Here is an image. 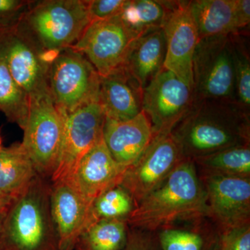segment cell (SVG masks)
<instances>
[{
    "label": "cell",
    "instance_id": "obj_32",
    "mask_svg": "<svg viewBox=\"0 0 250 250\" xmlns=\"http://www.w3.org/2000/svg\"><path fill=\"white\" fill-rule=\"evenodd\" d=\"M123 250H161L159 240L151 231L132 228L128 230L126 244Z\"/></svg>",
    "mask_w": 250,
    "mask_h": 250
},
{
    "label": "cell",
    "instance_id": "obj_17",
    "mask_svg": "<svg viewBox=\"0 0 250 250\" xmlns=\"http://www.w3.org/2000/svg\"><path fill=\"white\" fill-rule=\"evenodd\" d=\"M103 139L114 160L125 167L134 164L154 137L152 124L144 111L128 121L105 118Z\"/></svg>",
    "mask_w": 250,
    "mask_h": 250
},
{
    "label": "cell",
    "instance_id": "obj_29",
    "mask_svg": "<svg viewBox=\"0 0 250 250\" xmlns=\"http://www.w3.org/2000/svg\"><path fill=\"white\" fill-rule=\"evenodd\" d=\"M214 250H250V226L223 230Z\"/></svg>",
    "mask_w": 250,
    "mask_h": 250
},
{
    "label": "cell",
    "instance_id": "obj_30",
    "mask_svg": "<svg viewBox=\"0 0 250 250\" xmlns=\"http://www.w3.org/2000/svg\"><path fill=\"white\" fill-rule=\"evenodd\" d=\"M31 2L27 0H0V29L18 24Z\"/></svg>",
    "mask_w": 250,
    "mask_h": 250
},
{
    "label": "cell",
    "instance_id": "obj_6",
    "mask_svg": "<svg viewBox=\"0 0 250 250\" xmlns=\"http://www.w3.org/2000/svg\"><path fill=\"white\" fill-rule=\"evenodd\" d=\"M192 72L194 102L236 103L232 35L200 39Z\"/></svg>",
    "mask_w": 250,
    "mask_h": 250
},
{
    "label": "cell",
    "instance_id": "obj_23",
    "mask_svg": "<svg viewBox=\"0 0 250 250\" xmlns=\"http://www.w3.org/2000/svg\"><path fill=\"white\" fill-rule=\"evenodd\" d=\"M125 220H102L85 229L77 242L76 250H123L127 238Z\"/></svg>",
    "mask_w": 250,
    "mask_h": 250
},
{
    "label": "cell",
    "instance_id": "obj_15",
    "mask_svg": "<svg viewBox=\"0 0 250 250\" xmlns=\"http://www.w3.org/2000/svg\"><path fill=\"white\" fill-rule=\"evenodd\" d=\"M126 169L114 160L103 136L81 159L71 178L65 182L92 206L104 192L121 184Z\"/></svg>",
    "mask_w": 250,
    "mask_h": 250
},
{
    "label": "cell",
    "instance_id": "obj_4",
    "mask_svg": "<svg viewBox=\"0 0 250 250\" xmlns=\"http://www.w3.org/2000/svg\"><path fill=\"white\" fill-rule=\"evenodd\" d=\"M47 52L60 53L78 41L90 23L86 0L32 1L21 21Z\"/></svg>",
    "mask_w": 250,
    "mask_h": 250
},
{
    "label": "cell",
    "instance_id": "obj_12",
    "mask_svg": "<svg viewBox=\"0 0 250 250\" xmlns=\"http://www.w3.org/2000/svg\"><path fill=\"white\" fill-rule=\"evenodd\" d=\"M193 103L192 90L166 68L143 89V111L150 121L154 136L172 132Z\"/></svg>",
    "mask_w": 250,
    "mask_h": 250
},
{
    "label": "cell",
    "instance_id": "obj_26",
    "mask_svg": "<svg viewBox=\"0 0 250 250\" xmlns=\"http://www.w3.org/2000/svg\"><path fill=\"white\" fill-rule=\"evenodd\" d=\"M134 208V200L129 192L121 186H116L104 192L92 204L90 225L102 220L126 222Z\"/></svg>",
    "mask_w": 250,
    "mask_h": 250
},
{
    "label": "cell",
    "instance_id": "obj_9",
    "mask_svg": "<svg viewBox=\"0 0 250 250\" xmlns=\"http://www.w3.org/2000/svg\"><path fill=\"white\" fill-rule=\"evenodd\" d=\"M63 137L58 164L51 177L52 183L67 182L79 163L103 138L104 112L99 100L64 113Z\"/></svg>",
    "mask_w": 250,
    "mask_h": 250
},
{
    "label": "cell",
    "instance_id": "obj_27",
    "mask_svg": "<svg viewBox=\"0 0 250 250\" xmlns=\"http://www.w3.org/2000/svg\"><path fill=\"white\" fill-rule=\"evenodd\" d=\"M242 34H232L236 101L238 106L250 112V54L246 41L242 37Z\"/></svg>",
    "mask_w": 250,
    "mask_h": 250
},
{
    "label": "cell",
    "instance_id": "obj_10",
    "mask_svg": "<svg viewBox=\"0 0 250 250\" xmlns=\"http://www.w3.org/2000/svg\"><path fill=\"white\" fill-rule=\"evenodd\" d=\"M138 38L118 16L90 22L70 48L83 54L99 75L105 77L123 67Z\"/></svg>",
    "mask_w": 250,
    "mask_h": 250
},
{
    "label": "cell",
    "instance_id": "obj_28",
    "mask_svg": "<svg viewBox=\"0 0 250 250\" xmlns=\"http://www.w3.org/2000/svg\"><path fill=\"white\" fill-rule=\"evenodd\" d=\"M158 240L162 250H202L204 246L201 235L188 230L164 229Z\"/></svg>",
    "mask_w": 250,
    "mask_h": 250
},
{
    "label": "cell",
    "instance_id": "obj_25",
    "mask_svg": "<svg viewBox=\"0 0 250 250\" xmlns=\"http://www.w3.org/2000/svg\"><path fill=\"white\" fill-rule=\"evenodd\" d=\"M29 105L27 93L18 86L0 57V111L8 121L23 130L27 121Z\"/></svg>",
    "mask_w": 250,
    "mask_h": 250
},
{
    "label": "cell",
    "instance_id": "obj_36",
    "mask_svg": "<svg viewBox=\"0 0 250 250\" xmlns=\"http://www.w3.org/2000/svg\"><path fill=\"white\" fill-rule=\"evenodd\" d=\"M2 147V139H1V135H0V150H1Z\"/></svg>",
    "mask_w": 250,
    "mask_h": 250
},
{
    "label": "cell",
    "instance_id": "obj_5",
    "mask_svg": "<svg viewBox=\"0 0 250 250\" xmlns=\"http://www.w3.org/2000/svg\"><path fill=\"white\" fill-rule=\"evenodd\" d=\"M59 54L42 49L21 21L0 29V57L29 98L50 93L49 68Z\"/></svg>",
    "mask_w": 250,
    "mask_h": 250
},
{
    "label": "cell",
    "instance_id": "obj_22",
    "mask_svg": "<svg viewBox=\"0 0 250 250\" xmlns=\"http://www.w3.org/2000/svg\"><path fill=\"white\" fill-rule=\"evenodd\" d=\"M205 174L250 178V144L234 146L194 159Z\"/></svg>",
    "mask_w": 250,
    "mask_h": 250
},
{
    "label": "cell",
    "instance_id": "obj_7",
    "mask_svg": "<svg viewBox=\"0 0 250 250\" xmlns=\"http://www.w3.org/2000/svg\"><path fill=\"white\" fill-rule=\"evenodd\" d=\"M29 100L22 144L38 174L50 179L60 155L65 116L54 104L50 93L30 97Z\"/></svg>",
    "mask_w": 250,
    "mask_h": 250
},
{
    "label": "cell",
    "instance_id": "obj_14",
    "mask_svg": "<svg viewBox=\"0 0 250 250\" xmlns=\"http://www.w3.org/2000/svg\"><path fill=\"white\" fill-rule=\"evenodd\" d=\"M207 215L222 230L250 225V178L205 174Z\"/></svg>",
    "mask_w": 250,
    "mask_h": 250
},
{
    "label": "cell",
    "instance_id": "obj_11",
    "mask_svg": "<svg viewBox=\"0 0 250 250\" xmlns=\"http://www.w3.org/2000/svg\"><path fill=\"white\" fill-rule=\"evenodd\" d=\"M184 159L172 133L156 135L137 161L125 171L120 186L129 192L136 207Z\"/></svg>",
    "mask_w": 250,
    "mask_h": 250
},
{
    "label": "cell",
    "instance_id": "obj_8",
    "mask_svg": "<svg viewBox=\"0 0 250 250\" xmlns=\"http://www.w3.org/2000/svg\"><path fill=\"white\" fill-rule=\"evenodd\" d=\"M100 78L83 54L72 48L64 49L49 68V90L54 104L66 114L98 100Z\"/></svg>",
    "mask_w": 250,
    "mask_h": 250
},
{
    "label": "cell",
    "instance_id": "obj_13",
    "mask_svg": "<svg viewBox=\"0 0 250 250\" xmlns=\"http://www.w3.org/2000/svg\"><path fill=\"white\" fill-rule=\"evenodd\" d=\"M166 2L167 11L162 27L166 40L164 68L193 90L192 62L200 41L198 31L187 1Z\"/></svg>",
    "mask_w": 250,
    "mask_h": 250
},
{
    "label": "cell",
    "instance_id": "obj_33",
    "mask_svg": "<svg viewBox=\"0 0 250 250\" xmlns=\"http://www.w3.org/2000/svg\"><path fill=\"white\" fill-rule=\"evenodd\" d=\"M236 27L238 34L249 27L250 22V0H236Z\"/></svg>",
    "mask_w": 250,
    "mask_h": 250
},
{
    "label": "cell",
    "instance_id": "obj_2",
    "mask_svg": "<svg viewBox=\"0 0 250 250\" xmlns=\"http://www.w3.org/2000/svg\"><path fill=\"white\" fill-rule=\"evenodd\" d=\"M207 212V195L195 161L186 159L135 207L126 223L152 232L177 220L202 218Z\"/></svg>",
    "mask_w": 250,
    "mask_h": 250
},
{
    "label": "cell",
    "instance_id": "obj_18",
    "mask_svg": "<svg viewBox=\"0 0 250 250\" xmlns=\"http://www.w3.org/2000/svg\"><path fill=\"white\" fill-rule=\"evenodd\" d=\"M143 95L142 87L124 67L100 78L99 103L108 118L124 121L139 115Z\"/></svg>",
    "mask_w": 250,
    "mask_h": 250
},
{
    "label": "cell",
    "instance_id": "obj_1",
    "mask_svg": "<svg viewBox=\"0 0 250 250\" xmlns=\"http://www.w3.org/2000/svg\"><path fill=\"white\" fill-rule=\"evenodd\" d=\"M185 159L250 144V112L236 103L195 101L172 131Z\"/></svg>",
    "mask_w": 250,
    "mask_h": 250
},
{
    "label": "cell",
    "instance_id": "obj_21",
    "mask_svg": "<svg viewBox=\"0 0 250 250\" xmlns=\"http://www.w3.org/2000/svg\"><path fill=\"white\" fill-rule=\"evenodd\" d=\"M38 173L22 143L0 150V190L14 200L21 195Z\"/></svg>",
    "mask_w": 250,
    "mask_h": 250
},
{
    "label": "cell",
    "instance_id": "obj_20",
    "mask_svg": "<svg viewBox=\"0 0 250 250\" xmlns=\"http://www.w3.org/2000/svg\"><path fill=\"white\" fill-rule=\"evenodd\" d=\"M199 39L238 34L236 0L187 1Z\"/></svg>",
    "mask_w": 250,
    "mask_h": 250
},
{
    "label": "cell",
    "instance_id": "obj_16",
    "mask_svg": "<svg viewBox=\"0 0 250 250\" xmlns=\"http://www.w3.org/2000/svg\"><path fill=\"white\" fill-rule=\"evenodd\" d=\"M88 205L67 182L52 183L50 211L59 250H73L80 235L90 225Z\"/></svg>",
    "mask_w": 250,
    "mask_h": 250
},
{
    "label": "cell",
    "instance_id": "obj_35",
    "mask_svg": "<svg viewBox=\"0 0 250 250\" xmlns=\"http://www.w3.org/2000/svg\"><path fill=\"white\" fill-rule=\"evenodd\" d=\"M6 211H1L0 210V236H1V231H2L3 223H4Z\"/></svg>",
    "mask_w": 250,
    "mask_h": 250
},
{
    "label": "cell",
    "instance_id": "obj_3",
    "mask_svg": "<svg viewBox=\"0 0 250 250\" xmlns=\"http://www.w3.org/2000/svg\"><path fill=\"white\" fill-rule=\"evenodd\" d=\"M39 174L6 210L0 250H59L50 211L51 185Z\"/></svg>",
    "mask_w": 250,
    "mask_h": 250
},
{
    "label": "cell",
    "instance_id": "obj_19",
    "mask_svg": "<svg viewBox=\"0 0 250 250\" xmlns=\"http://www.w3.org/2000/svg\"><path fill=\"white\" fill-rule=\"evenodd\" d=\"M166 56L163 28L151 29L134 41L123 67L144 89L164 68Z\"/></svg>",
    "mask_w": 250,
    "mask_h": 250
},
{
    "label": "cell",
    "instance_id": "obj_34",
    "mask_svg": "<svg viewBox=\"0 0 250 250\" xmlns=\"http://www.w3.org/2000/svg\"><path fill=\"white\" fill-rule=\"evenodd\" d=\"M12 199L0 190V210L6 211L12 202Z\"/></svg>",
    "mask_w": 250,
    "mask_h": 250
},
{
    "label": "cell",
    "instance_id": "obj_24",
    "mask_svg": "<svg viewBox=\"0 0 250 250\" xmlns=\"http://www.w3.org/2000/svg\"><path fill=\"white\" fill-rule=\"evenodd\" d=\"M167 11L166 1L126 0L119 17L139 37L151 29L162 27Z\"/></svg>",
    "mask_w": 250,
    "mask_h": 250
},
{
    "label": "cell",
    "instance_id": "obj_31",
    "mask_svg": "<svg viewBox=\"0 0 250 250\" xmlns=\"http://www.w3.org/2000/svg\"><path fill=\"white\" fill-rule=\"evenodd\" d=\"M126 0H88V13L90 22L119 16Z\"/></svg>",
    "mask_w": 250,
    "mask_h": 250
}]
</instances>
